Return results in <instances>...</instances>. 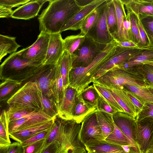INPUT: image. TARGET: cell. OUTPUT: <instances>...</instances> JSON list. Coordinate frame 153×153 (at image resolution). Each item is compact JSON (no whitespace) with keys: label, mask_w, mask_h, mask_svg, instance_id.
<instances>
[{"label":"cell","mask_w":153,"mask_h":153,"mask_svg":"<svg viewBox=\"0 0 153 153\" xmlns=\"http://www.w3.org/2000/svg\"><path fill=\"white\" fill-rule=\"evenodd\" d=\"M38 19L39 30L49 34L60 33L65 25L83 6L76 0H50Z\"/></svg>","instance_id":"cell-1"},{"label":"cell","mask_w":153,"mask_h":153,"mask_svg":"<svg viewBox=\"0 0 153 153\" xmlns=\"http://www.w3.org/2000/svg\"><path fill=\"white\" fill-rule=\"evenodd\" d=\"M117 45L114 40L87 67L72 68L69 75L70 85L78 94L92 82L93 78L101 68L113 55Z\"/></svg>","instance_id":"cell-2"},{"label":"cell","mask_w":153,"mask_h":153,"mask_svg":"<svg viewBox=\"0 0 153 153\" xmlns=\"http://www.w3.org/2000/svg\"><path fill=\"white\" fill-rule=\"evenodd\" d=\"M43 94L37 83L29 81L12 95L7 101V113L18 111H43Z\"/></svg>","instance_id":"cell-3"},{"label":"cell","mask_w":153,"mask_h":153,"mask_svg":"<svg viewBox=\"0 0 153 153\" xmlns=\"http://www.w3.org/2000/svg\"><path fill=\"white\" fill-rule=\"evenodd\" d=\"M92 82L102 85L108 88L122 89L126 84L146 86L139 65L125 70L113 68Z\"/></svg>","instance_id":"cell-4"},{"label":"cell","mask_w":153,"mask_h":153,"mask_svg":"<svg viewBox=\"0 0 153 153\" xmlns=\"http://www.w3.org/2000/svg\"><path fill=\"white\" fill-rule=\"evenodd\" d=\"M81 123L74 119L61 118L59 134L56 140L60 144L57 153H88L85 145L80 138Z\"/></svg>","instance_id":"cell-5"},{"label":"cell","mask_w":153,"mask_h":153,"mask_svg":"<svg viewBox=\"0 0 153 153\" xmlns=\"http://www.w3.org/2000/svg\"><path fill=\"white\" fill-rule=\"evenodd\" d=\"M42 65H36L25 59L21 50L11 54L4 60L0 66L1 74H12L8 78L18 81L23 74H26L28 78L36 74Z\"/></svg>","instance_id":"cell-6"},{"label":"cell","mask_w":153,"mask_h":153,"mask_svg":"<svg viewBox=\"0 0 153 153\" xmlns=\"http://www.w3.org/2000/svg\"><path fill=\"white\" fill-rule=\"evenodd\" d=\"M107 45L98 42L85 35L84 40L79 47L71 55L72 68L85 67L88 65Z\"/></svg>","instance_id":"cell-7"},{"label":"cell","mask_w":153,"mask_h":153,"mask_svg":"<svg viewBox=\"0 0 153 153\" xmlns=\"http://www.w3.org/2000/svg\"><path fill=\"white\" fill-rule=\"evenodd\" d=\"M50 34L40 32L36 40L31 45L22 49L23 57L38 65H43L46 57Z\"/></svg>","instance_id":"cell-8"},{"label":"cell","mask_w":153,"mask_h":153,"mask_svg":"<svg viewBox=\"0 0 153 153\" xmlns=\"http://www.w3.org/2000/svg\"><path fill=\"white\" fill-rule=\"evenodd\" d=\"M134 130L136 142L141 153L153 147V117L135 121Z\"/></svg>","instance_id":"cell-9"},{"label":"cell","mask_w":153,"mask_h":153,"mask_svg":"<svg viewBox=\"0 0 153 153\" xmlns=\"http://www.w3.org/2000/svg\"><path fill=\"white\" fill-rule=\"evenodd\" d=\"M106 1L99 7L98 18L93 27L86 35L100 43L108 44L114 41L107 24V3Z\"/></svg>","instance_id":"cell-10"},{"label":"cell","mask_w":153,"mask_h":153,"mask_svg":"<svg viewBox=\"0 0 153 153\" xmlns=\"http://www.w3.org/2000/svg\"><path fill=\"white\" fill-rule=\"evenodd\" d=\"M143 49L136 48H127L117 45L113 56L101 68L93 78L92 82L114 67L128 61Z\"/></svg>","instance_id":"cell-11"},{"label":"cell","mask_w":153,"mask_h":153,"mask_svg":"<svg viewBox=\"0 0 153 153\" xmlns=\"http://www.w3.org/2000/svg\"><path fill=\"white\" fill-rule=\"evenodd\" d=\"M87 150L94 153H141L133 146H121L103 140H90L85 144Z\"/></svg>","instance_id":"cell-12"},{"label":"cell","mask_w":153,"mask_h":153,"mask_svg":"<svg viewBox=\"0 0 153 153\" xmlns=\"http://www.w3.org/2000/svg\"><path fill=\"white\" fill-rule=\"evenodd\" d=\"M80 135L84 145L90 140L105 139L97 120L96 110L90 113L82 121Z\"/></svg>","instance_id":"cell-13"},{"label":"cell","mask_w":153,"mask_h":153,"mask_svg":"<svg viewBox=\"0 0 153 153\" xmlns=\"http://www.w3.org/2000/svg\"><path fill=\"white\" fill-rule=\"evenodd\" d=\"M54 118L51 117L42 111L36 112L20 119L9 122L8 134L29 128L51 120Z\"/></svg>","instance_id":"cell-14"},{"label":"cell","mask_w":153,"mask_h":153,"mask_svg":"<svg viewBox=\"0 0 153 153\" xmlns=\"http://www.w3.org/2000/svg\"><path fill=\"white\" fill-rule=\"evenodd\" d=\"M106 0H93L91 2L83 6L63 27L60 33L67 30H76L81 27L88 16Z\"/></svg>","instance_id":"cell-15"},{"label":"cell","mask_w":153,"mask_h":153,"mask_svg":"<svg viewBox=\"0 0 153 153\" xmlns=\"http://www.w3.org/2000/svg\"><path fill=\"white\" fill-rule=\"evenodd\" d=\"M78 94L76 89L70 85L65 89L64 95L59 105L58 116L59 117L66 120L73 119Z\"/></svg>","instance_id":"cell-16"},{"label":"cell","mask_w":153,"mask_h":153,"mask_svg":"<svg viewBox=\"0 0 153 153\" xmlns=\"http://www.w3.org/2000/svg\"><path fill=\"white\" fill-rule=\"evenodd\" d=\"M56 66V64L42 65L36 73L33 81L37 83L43 95L51 99L52 81Z\"/></svg>","instance_id":"cell-17"},{"label":"cell","mask_w":153,"mask_h":153,"mask_svg":"<svg viewBox=\"0 0 153 153\" xmlns=\"http://www.w3.org/2000/svg\"><path fill=\"white\" fill-rule=\"evenodd\" d=\"M65 51L63 39L60 33L50 34L46 57L43 65H55Z\"/></svg>","instance_id":"cell-18"},{"label":"cell","mask_w":153,"mask_h":153,"mask_svg":"<svg viewBox=\"0 0 153 153\" xmlns=\"http://www.w3.org/2000/svg\"><path fill=\"white\" fill-rule=\"evenodd\" d=\"M113 117L114 123L117 127L134 146L139 149L136 142L134 130L136 119L128 114L121 112L114 113L113 114Z\"/></svg>","instance_id":"cell-19"},{"label":"cell","mask_w":153,"mask_h":153,"mask_svg":"<svg viewBox=\"0 0 153 153\" xmlns=\"http://www.w3.org/2000/svg\"><path fill=\"white\" fill-rule=\"evenodd\" d=\"M49 0H31L13 10L11 17L13 18L29 20L36 16L44 4Z\"/></svg>","instance_id":"cell-20"},{"label":"cell","mask_w":153,"mask_h":153,"mask_svg":"<svg viewBox=\"0 0 153 153\" xmlns=\"http://www.w3.org/2000/svg\"><path fill=\"white\" fill-rule=\"evenodd\" d=\"M126 10L134 13L140 20L149 16H153V0H121Z\"/></svg>","instance_id":"cell-21"},{"label":"cell","mask_w":153,"mask_h":153,"mask_svg":"<svg viewBox=\"0 0 153 153\" xmlns=\"http://www.w3.org/2000/svg\"><path fill=\"white\" fill-rule=\"evenodd\" d=\"M56 117L51 120L29 128L13 132L9 134L10 137L21 143L37 134L51 128L54 123Z\"/></svg>","instance_id":"cell-22"},{"label":"cell","mask_w":153,"mask_h":153,"mask_svg":"<svg viewBox=\"0 0 153 153\" xmlns=\"http://www.w3.org/2000/svg\"><path fill=\"white\" fill-rule=\"evenodd\" d=\"M106 88L110 91L125 113L136 120L139 114L138 111L126 94L124 88L120 89Z\"/></svg>","instance_id":"cell-23"},{"label":"cell","mask_w":153,"mask_h":153,"mask_svg":"<svg viewBox=\"0 0 153 153\" xmlns=\"http://www.w3.org/2000/svg\"><path fill=\"white\" fill-rule=\"evenodd\" d=\"M152 61L153 46H150L148 48L143 49L128 61L114 68L128 70L135 66Z\"/></svg>","instance_id":"cell-24"},{"label":"cell","mask_w":153,"mask_h":153,"mask_svg":"<svg viewBox=\"0 0 153 153\" xmlns=\"http://www.w3.org/2000/svg\"><path fill=\"white\" fill-rule=\"evenodd\" d=\"M52 97L59 108L64 95L65 89L59 67L56 63L53 75L52 87Z\"/></svg>","instance_id":"cell-25"},{"label":"cell","mask_w":153,"mask_h":153,"mask_svg":"<svg viewBox=\"0 0 153 153\" xmlns=\"http://www.w3.org/2000/svg\"><path fill=\"white\" fill-rule=\"evenodd\" d=\"M96 114L99 125L105 139L114 129L113 114L102 110H96Z\"/></svg>","instance_id":"cell-26"},{"label":"cell","mask_w":153,"mask_h":153,"mask_svg":"<svg viewBox=\"0 0 153 153\" xmlns=\"http://www.w3.org/2000/svg\"><path fill=\"white\" fill-rule=\"evenodd\" d=\"M57 63L60 68L65 89L70 85L69 75L72 68V64L71 55L65 50Z\"/></svg>","instance_id":"cell-27"},{"label":"cell","mask_w":153,"mask_h":153,"mask_svg":"<svg viewBox=\"0 0 153 153\" xmlns=\"http://www.w3.org/2000/svg\"><path fill=\"white\" fill-rule=\"evenodd\" d=\"M115 9L117 24V32L115 40L119 41H125L123 34V22L127 17L124 5L121 0H112Z\"/></svg>","instance_id":"cell-28"},{"label":"cell","mask_w":153,"mask_h":153,"mask_svg":"<svg viewBox=\"0 0 153 153\" xmlns=\"http://www.w3.org/2000/svg\"><path fill=\"white\" fill-rule=\"evenodd\" d=\"M83 100L80 94H78L76 105L74 108L73 119L77 123H81L84 119L91 112L96 110Z\"/></svg>","instance_id":"cell-29"},{"label":"cell","mask_w":153,"mask_h":153,"mask_svg":"<svg viewBox=\"0 0 153 153\" xmlns=\"http://www.w3.org/2000/svg\"><path fill=\"white\" fill-rule=\"evenodd\" d=\"M16 37L0 35V61L8 54L16 52L21 46L16 41Z\"/></svg>","instance_id":"cell-30"},{"label":"cell","mask_w":153,"mask_h":153,"mask_svg":"<svg viewBox=\"0 0 153 153\" xmlns=\"http://www.w3.org/2000/svg\"><path fill=\"white\" fill-rule=\"evenodd\" d=\"M107 24L109 32L113 39L117 36V15L112 0H107Z\"/></svg>","instance_id":"cell-31"},{"label":"cell","mask_w":153,"mask_h":153,"mask_svg":"<svg viewBox=\"0 0 153 153\" xmlns=\"http://www.w3.org/2000/svg\"><path fill=\"white\" fill-rule=\"evenodd\" d=\"M85 35L79 33L77 35L67 36L63 39L65 50L73 54L77 50L84 41Z\"/></svg>","instance_id":"cell-32"},{"label":"cell","mask_w":153,"mask_h":153,"mask_svg":"<svg viewBox=\"0 0 153 153\" xmlns=\"http://www.w3.org/2000/svg\"><path fill=\"white\" fill-rule=\"evenodd\" d=\"M93 83L95 88L104 97L115 112H121L125 113L123 108L117 102L108 89L102 85L96 82Z\"/></svg>","instance_id":"cell-33"},{"label":"cell","mask_w":153,"mask_h":153,"mask_svg":"<svg viewBox=\"0 0 153 153\" xmlns=\"http://www.w3.org/2000/svg\"><path fill=\"white\" fill-rule=\"evenodd\" d=\"M124 87L138 95L146 102L153 104V94L149 88L130 84H125Z\"/></svg>","instance_id":"cell-34"},{"label":"cell","mask_w":153,"mask_h":153,"mask_svg":"<svg viewBox=\"0 0 153 153\" xmlns=\"http://www.w3.org/2000/svg\"><path fill=\"white\" fill-rule=\"evenodd\" d=\"M114 126V130L105 138L106 141L121 146H133L136 147L115 123Z\"/></svg>","instance_id":"cell-35"},{"label":"cell","mask_w":153,"mask_h":153,"mask_svg":"<svg viewBox=\"0 0 153 153\" xmlns=\"http://www.w3.org/2000/svg\"><path fill=\"white\" fill-rule=\"evenodd\" d=\"M80 94L85 103L97 109L99 94L93 85L88 86L82 90Z\"/></svg>","instance_id":"cell-36"},{"label":"cell","mask_w":153,"mask_h":153,"mask_svg":"<svg viewBox=\"0 0 153 153\" xmlns=\"http://www.w3.org/2000/svg\"><path fill=\"white\" fill-rule=\"evenodd\" d=\"M8 131V122L6 111L3 110L0 120V146L9 145L11 143Z\"/></svg>","instance_id":"cell-37"},{"label":"cell","mask_w":153,"mask_h":153,"mask_svg":"<svg viewBox=\"0 0 153 153\" xmlns=\"http://www.w3.org/2000/svg\"><path fill=\"white\" fill-rule=\"evenodd\" d=\"M126 10L127 16L131 23V41L137 45L140 40L138 18L133 12L128 10Z\"/></svg>","instance_id":"cell-38"},{"label":"cell","mask_w":153,"mask_h":153,"mask_svg":"<svg viewBox=\"0 0 153 153\" xmlns=\"http://www.w3.org/2000/svg\"><path fill=\"white\" fill-rule=\"evenodd\" d=\"M99 7L91 13L83 23L80 29L81 34L86 35L96 22L99 15Z\"/></svg>","instance_id":"cell-39"},{"label":"cell","mask_w":153,"mask_h":153,"mask_svg":"<svg viewBox=\"0 0 153 153\" xmlns=\"http://www.w3.org/2000/svg\"><path fill=\"white\" fill-rule=\"evenodd\" d=\"M42 102L43 112L52 118L58 115V107L53 99L48 98L43 95Z\"/></svg>","instance_id":"cell-40"},{"label":"cell","mask_w":153,"mask_h":153,"mask_svg":"<svg viewBox=\"0 0 153 153\" xmlns=\"http://www.w3.org/2000/svg\"><path fill=\"white\" fill-rule=\"evenodd\" d=\"M21 82L6 78L0 84V99L10 94L15 88L20 85Z\"/></svg>","instance_id":"cell-41"},{"label":"cell","mask_w":153,"mask_h":153,"mask_svg":"<svg viewBox=\"0 0 153 153\" xmlns=\"http://www.w3.org/2000/svg\"><path fill=\"white\" fill-rule=\"evenodd\" d=\"M140 20L148 37L149 46H153V16H149Z\"/></svg>","instance_id":"cell-42"},{"label":"cell","mask_w":153,"mask_h":153,"mask_svg":"<svg viewBox=\"0 0 153 153\" xmlns=\"http://www.w3.org/2000/svg\"><path fill=\"white\" fill-rule=\"evenodd\" d=\"M141 70L146 84V87L153 89V66L146 64H142Z\"/></svg>","instance_id":"cell-43"},{"label":"cell","mask_w":153,"mask_h":153,"mask_svg":"<svg viewBox=\"0 0 153 153\" xmlns=\"http://www.w3.org/2000/svg\"><path fill=\"white\" fill-rule=\"evenodd\" d=\"M124 90L132 103L137 109L139 114L145 108L146 102L138 95L125 88L124 87Z\"/></svg>","instance_id":"cell-44"},{"label":"cell","mask_w":153,"mask_h":153,"mask_svg":"<svg viewBox=\"0 0 153 153\" xmlns=\"http://www.w3.org/2000/svg\"><path fill=\"white\" fill-rule=\"evenodd\" d=\"M47 137L35 142L23 146L25 153H40L45 147Z\"/></svg>","instance_id":"cell-45"},{"label":"cell","mask_w":153,"mask_h":153,"mask_svg":"<svg viewBox=\"0 0 153 153\" xmlns=\"http://www.w3.org/2000/svg\"><path fill=\"white\" fill-rule=\"evenodd\" d=\"M61 120V118L58 115L56 117L54 124L47 137L45 148L54 140H56L59 134Z\"/></svg>","instance_id":"cell-46"},{"label":"cell","mask_w":153,"mask_h":153,"mask_svg":"<svg viewBox=\"0 0 153 153\" xmlns=\"http://www.w3.org/2000/svg\"><path fill=\"white\" fill-rule=\"evenodd\" d=\"M0 153H25L24 148L20 143L15 142L9 145L0 146Z\"/></svg>","instance_id":"cell-47"},{"label":"cell","mask_w":153,"mask_h":153,"mask_svg":"<svg viewBox=\"0 0 153 153\" xmlns=\"http://www.w3.org/2000/svg\"><path fill=\"white\" fill-rule=\"evenodd\" d=\"M138 24L140 33V40L137 44V47L141 49L148 48L150 46L149 41L139 18Z\"/></svg>","instance_id":"cell-48"},{"label":"cell","mask_w":153,"mask_h":153,"mask_svg":"<svg viewBox=\"0 0 153 153\" xmlns=\"http://www.w3.org/2000/svg\"><path fill=\"white\" fill-rule=\"evenodd\" d=\"M53 126L50 129L37 134L21 143L22 146H25L46 137L49 134Z\"/></svg>","instance_id":"cell-49"},{"label":"cell","mask_w":153,"mask_h":153,"mask_svg":"<svg viewBox=\"0 0 153 153\" xmlns=\"http://www.w3.org/2000/svg\"><path fill=\"white\" fill-rule=\"evenodd\" d=\"M99 93V97L97 103V109L103 110L113 114L116 112L112 109L104 97Z\"/></svg>","instance_id":"cell-50"},{"label":"cell","mask_w":153,"mask_h":153,"mask_svg":"<svg viewBox=\"0 0 153 153\" xmlns=\"http://www.w3.org/2000/svg\"><path fill=\"white\" fill-rule=\"evenodd\" d=\"M152 117H153V104L146 102L145 108L139 114L136 120H140L145 118Z\"/></svg>","instance_id":"cell-51"},{"label":"cell","mask_w":153,"mask_h":153,"mask_svg":"<svg viewBox=\"0 0 153 153\" xmlns=\"http://www.w3.org/2000/svg\"><path fill=\"white\" fill-rule=\"evenodd\" d=\"M31 0H0V5L7 7L10 9L21 6Z\"/></svg>","instance_id":"cell-52"},{"label":"cell","mask_w":153,"mask_h":153,"mask_svg":"<svg viewBox=\"0 0 153 153\" xmlns=\"http://www.w3.org/2000/svg\"><path fill=\"white\" fill-rule=\"evenodd\" d=\"M59 147V142L55 140L45 148L40 153H57Z\"/></svg>","instance_id":"cell-53"},{"label":"cell","mask_w":153,"mask_h":153,"mask_svg":"<svg viewBox=\"0 0 153 153\" xmlns=\"http://www.w3.org/2000/svg\"><path fill=\"white\" fill-rule=\"evenodd\" d=\"M13 10L7 7L0 5V17L1 18L11 17Z\"/></svg>","instance_id":"cell-54"},{"label":"cell","mask_w":153,"mask_h":153,"mask_svg":"<svg viewBox=\"0 0 153 153\" xmlns=\"http://www.w3.org/2000/svg\"><path fill=\"white\" fill-rule=\"evenodd\" d=\"M114 40L115 41L117 46L127 48L137 47V44L131 41L122 42L119 41L115 40Z\"/></svg>","instance_id":"cell-55"},{"label":"cell","mask_w":153,"mask_h":153,"mask_svg":"<svg viewBox=\"0 0 153 153\" xmlns=\"http://www.w3.org/2000/svg\"><path fill=\"white\" fill-rule=\"evenodd\" d=\"M145 153H153V147L148 150Z\"/></svg>","instance_id":"cell-56"},{"label":"cell","mask_w":153,"mask_h":153,"mask_svg":"<svg viewBox=\"0 0 153 153\" xmlns=\"http://www.w3.org/2000/svg\"><path fill=\"white\" fill-rule=\"evenodd\" d=\"M145 64L153 66V61L147 62Z\"/></svg>","instance_id":"cell-57"},{"label":"cell","mask_w":153,"mask_h":153,"mask_svg":"<svg viewBox=\"0 0 153 153\" xmlns=\"http://www.w3.org/2000/svg\"><path fill=\"white\" fill-rule=\"evenodd\" d=\"M153 94V89L149 88Z\"/></svg>","instance_id":"cell-58"},{"label":"cell","mask_w":153,"mask_h":153,"mask_svg":"<svg viewBox=\"0 0 153 153\" xmlns=\"http://www.w3.org/2000/svg\"><path fill=\"white\" fill-rule=\"evenodd\" d=\"M88 152V153H94L89 150H87Z\"/></svg>","instance_id":"cell-59"}]
</instances>
